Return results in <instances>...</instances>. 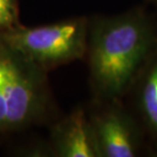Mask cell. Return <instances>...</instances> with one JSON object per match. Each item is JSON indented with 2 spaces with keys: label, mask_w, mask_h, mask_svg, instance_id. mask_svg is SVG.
Listing matches in <instances>:
<instances>
[{
  "label": "cell",
  "mask_w": 157,
  "mask_h": 157,
  "mask_svg": "<svg viewBox=\"0 0 157 157\" xmlns=\"http://www.w3.org/2000/svg\"><path fill=\"white\" fill-rule=\"evenodd\" d=\"M89 61L97 92L104 99L124 100L157 51V24L142 7L96 23Z\"/></svg>",
  "instance_id": "1"
},
{
  "label": "cell",
  "mask_w": 157,
  "mask_h": 157,
  "mask_svg": "<svg viewBox=\"0 0 157 157\" xmlns=\"http://www.w3.org/2000/svg\"><path fill=\"white\" fill-rule=\"evenodd\" d=\"M3 40L15 52L42 63H64L81 58L88 50L85 18L6 33Z\"/></svg>",
  "instance_id": "2"
},
{
  "label": "cell",
  "mask_w": 157,
  "mask_h": 157,
  "mask_svg": "<svg viewBox=\"0 0 157 157\" xmlns=\"http://www.w3.org/2000/svg\"><path fill=\"white\" fill-rule=\"evenodd\" d=\"M106 106L91 118L101 157H136L146 148V134L124 100L104 99Z\"/></svg>",
  "instance_id": "3"
},
{
  "label": "cell",
  "mask_w": 157,
  "mask_h": 157,
  "mask_svg": "<svg viewBox=\"0 0 157 157\" xmlns=\"http://www.w3.org/2000/svg\"><path fill=\"white\" fill-rule=\"evenodd\" d=\"M0 68L6 103V125L23 124L36 107V94L30 81L8 56L0 54Z\"/></svg>",
  "instance_id": "4"
},
{
  "label": "cell",
  "mask_w": 157,
  "mask_h": 157,
  "mask_svg": "<svg viewBox=\"0 0 157 157\" xmlns=\"http://www.w3.org/2000/svg\"><path fill=\"white\" fill-rule=\"evenodd\" d=\"M147 139L157 144V51L149 59L127 95Z\"/></svg>",
  "instance_id": "5"
},
{
  "label": "cell",
  "mask_w": 157,
  "mask_h": 157,
  "mask_svg": "<svg viewBox=\"0 0 157 157\" xmlns=\"http://www.w3.org/2000/svg\"><path fill=\"white\" fill-rule=\"evenodd\" d=\"M56 150L64 157L100 156L91 121L82 109L74 111L56 128Z\"/></svg>",
  "instance_id": "6"
},
{
  "label": "cell",
  "mask_w": 157,
  "mask_h": 157,
  "mask_svg": "<svg viewBox=\"0 0 157 157\" xmlns=\"http://www.w3.org/2000/svg\"><path fill=\"white\" fill-rule=\"evenodd\" d=\"M17 17V0H0V29L11 27Z\"/></svg>",
  "instance_id": "7"
},
{
  "label": "cell",
  "mask_w": 157,
  "mask_h": 157,
  "mask_svg": "<svg viewBox=\"0 0 157 157\" xmlns=\"http://www.w3.org/2000/svg\"><path fill=\"white\" fill-rule=\"evenodd\" d=\"M4 125H6V103L2 84L1 68H0V127H4Z\"/></svg>",
  "instance_id": "8"
},
{
  "label": "cell",
  "mask_w": 157,
  "mask_h": 157,
  "mask_svg": "<svg viewBox=\"0 0 157 157\" xmlns=\"http://www.w3.org/2000/svg\"><path fill=\"white\" fill-rule=\"evenodd\" d=\"M150 153H151V154H150L151 156L157 157V144L151 146V149H150Z\"/></svg>",
  "instance_id": "9"
},
{
  "label": "cell",
  "mask_w": 157,
  "mask_h": 157,
  "mask_svg": "<svg viewBox=\"0 0 157 157\" xmlns=\"http://www.w3.org/2000/svg\"><path fill=\"white\" fill-rule=\"evenodd\" d=\"M153 1H154V2L156 3V4H157V0H153Z\"/></svg>",
  "instance_id": "10"
}]
</instances>
